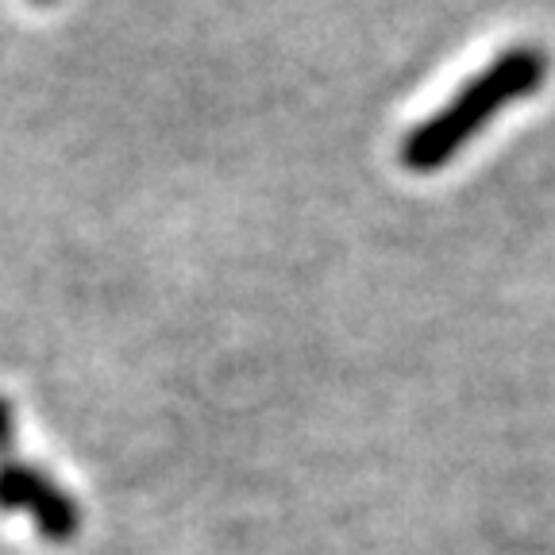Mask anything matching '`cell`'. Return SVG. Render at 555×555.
<instances>
[{
    "instance_id": "1",
    "label": "cell",
    "mask_w": 555,
    "mask_h": 555,
    "mask_svg": "<svg viewBox=\"0 0 555 555\" xmlns=\"http://www.w3.org/2000/svg\"><path fill=\"white\" fill-rule=\"evenodd\" d=\"M544 74H547V59L540 51H532V47L505 51L482 74H475L460 93L443 104L440 113L428 116L421 128L409 131L405 147H401V163L416 173L440 170L443 163L455 158V151L463 143H470L486 128L490 116L509 108L520 96L537 93Z\"/></svg>"
},
{
    "instance_id": "4",
    "label": "cell",
    "mask_w": 555,
    "mask_h": 555,
    "mask_svg": "<svg viewBox=\"0 0 555 555\" xmlns=\"http://www.w3.org/2000/svg\"><path fill=\"white\" fill-rule=\"evenodd\" d=\"M31 4H54V0H31Z\"/></svg>"
},
{
    "instance_id": "2",
    "label": "cell",
    "mask_w": 555,
    "mask_h": 555,
    "mask_svg": "<svg viewBox=\"0 0 555 555\" xmlns=\"http://www.w3.org/2000/svg\"><path fill=\"white\" fill-rule=\"evenodd\" d=\"M0 513H27L47 544H69L81 529L78 502L51 475L24 460L0 463Z\"/></svg>"
},
{
    "instance_id": "3",
    "label": "cell",
    "mask_w": 555,
    "mask_h": 555,
    "mask_svg": "<svg viewBox=\"0 0 555 555\" xmlns=\"http://www.w3.org/2000/svg\"><path fill=\"white\" fill-rule=\"evenodd\" d=\"M12 448H16V409L9 398H0V463L12 460Z\"/></svg>"
}]
</instances>
